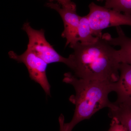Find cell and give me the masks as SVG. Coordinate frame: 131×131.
Returning a JSON list of instances; mask_svg holds the SVG:
<instances>
[{
  "mask_svg": "<svg viewBox=\"0 0 131 131\" xmlns=\"http://www.w3.org/2000/svg\"><path fill=\"white\" fill-rule=\"evenodd\" d=\"M69 58L70 69L77 77L92 81L115 82L119 77L120 62L118 50L103 38L88 44L78 42L72 47Z\"/></svg>",
  "mask_w": 131,
  "mask_h": 131,
  "instance_id": "1",
  "label": "cell"
},
{
  "mask_svg": "<svg viewBox=\"0 0 131 131\" xmlns=\"http://www.w3.org/2000/svg\"><path fill=\"white\" fill-rule=\"evenodd\" d=\"M63 81L74 88L75 94L69 100L75 105V109L73 118L69 123L64 122L63 115H60L59 131H72L79 122L89 119L103 108L108 107L111 103L108 96L114 91L115 82L84 80L70 72L64 74Z\"/></svg>",
  "mask_w": 131,
  "mask_h": 131,
  "instance_id": "2",
  "label": "cell"
},
{
  "mask_svg": "<svg viewBox=\"0 0 131 131\" xmlns=\"http://www.w3.org/2000/svg\"><path fill=\"white\" fill-rule=\"evenodd\" d=\"M89 13L87 15L92 34L97 38L102 37V30L111 27L131 26V15L96 5L92 2L89 5Z\"/></svg>",
  "mask_w": 131,
  "mask_h": 131,
  "instance_id": "3",
  "label": "cell"
},
{
  "mask_svg": "<svg viewBox=\"0 0 131 131\" xmlns=\"http://www.w3.org/2000/svg\"><path fill=\"white\" fill-rule=\"evenodd\" d=\"M22 29L26 33L29 39L27 49L35 53L48 64L56 62L63 63L70 69L71 62L70 58L64 57L55 50L46 39L43 30H35L31 26L28 22L24 24Z\"/></svg>",
  "mask_w": 131,
  "mask_h": 131,
  "instance_id": "4",
  "label": "cell"
},
{
  "mask_svg": "<svg viewBox=\"0 0 131 131\" xmlns=\"http://www.w3.org/2000/svg\"><path fill=\"white\" fill-rule=\"evenodd\" d=\"M8 55L10 58L24 63L27 68L31 79L40 84L47 95L51 96L50 85L46 75L47 63L28 49L21 55L10 51Z\"/></svg>",
  "mask_w": 131,
  "mask_h": 131,
  "instance_id": "5",
  "label": "cell"
},
{
  "mask_svg": "<svg viewBox=\"0 0 131 131\" xmlns=\"http://www.w3.org/2000/svg\"><path fill=\"white\" fill-rule=\"evenodd\" d=\"M48 7L56 10L61 16L63 22L64 29L62 37L66 39V46L71 47L78 42V31L80 18L76 12V5L72 2L66 5L59 3H47Z\"/></svg>",
  "mask_w": 131,
  "mask_h": 131,
  "instance_id": "6",
  "label": "cell"
},
{
  "mask_svg": "<svg viewBox=\"0 0 131 131\" xmlns=\"http://www.w3.org/2000/svg\"><path fill=\"white\" fill-rule=\"evenodd\" d=\"M114 91L117 94L116 101L131 106V65L121 63L119 78L114 83Z\"/></svg>",
  "mask_w": 131,
  "mask_h": 131,
  "instance_id": "7",
  "label": "cell"
},
{
  "mask_svg": "<svg viewBox=\"0 0 131 131\" xmlns=\"http://www.w3.org/2000/svg\"><path fill=\"white\" fill-rule=\"evenodd\" d=\"M117 37H112L109 34L102 35V38L112 46H118L120 61L131 65V38L126 36L120 26L116 27Z\"/></svg>",
  "mask_w": 131,
  "mask_h": 131,
  "instance_id": "8",
  "label": "cell"
},
{
  "mask_svg": "<svg viewBox=\"0 0 131 131\" xmlns=\"http://www.w3.org/2000/svg\"><path fill=\"white\" fill-rule=\"evenodd\" d=\"M110 118H116L127 129L131 131V106L116 101L108 107Z\"/></svg>",
  "mask_w": 131,
  "mask_h": 131,
  "instance_id": "9",
  "label": "cell"
},
{
  "mask_svg": "<svg viewBox=\"0 0 131 131\" xmlns=\"http://www.w3.org/2000/svg\"><path fill=\"white\" fill-rule=\"evenodd\" d=\"M99 38L94 37L92 31L88 18L87 15L81 16L78 31V42L88 44L96 42Z\"/></svg>",
  "mask_w": 131,
  "mask_h": 131,
  "instance_id": "10",
  "label": "cell"
},
{
  "mask_svg": "<svg viewBox=\"0 0 131 131\" xmlns=\"http://www.w3.org/2000/svg\"><path fill=\"white\" fill-rule=\"evenodd\" d=\"M104 7L131 15V0H105Z\"/></svg>",
  "mask_w": 131,
  "mask_h": 131,
  "instance_id": "11",
  "label": "cell"
},
{
  "mask_svg": "<svg viewBox=\"0 0 131 131\" xmlns=\"http://www.w3.org/2000/svg\"><path fill=\"white\" fill-rule=\"evenodd\" d=\"M112 120L109 129L107 131H127L126 128L116 118H112Z\"/></svg>",
  "mask_w": 131,
  "mask_h": 131,
  "instance_id": "12",
  "label": "cell"
},
{
  "mask_svg": "<svg viewBox=\"0 0 131 131\" xmlns=\"http://www.w3.org/2000/svg\"><path fill=\"white\" fill-rule=\"evenodd\" d=\"M50 1H56L58 2L59 4L61 5H69L72 3L71 0H50Z\"/></svg>",
  "mask_w": 131,
  "mask_h": 131,
  "instance_id": "13",
  "label": "cell"
},
{
  "mask_svg": "<svg viewBox=\"0 0 131 131\" xmlns=\"http://www.w3.org/2000/svg\"><path fill=\"white\" fill-rule=\"evenodd\" d=\"M98 1H104V0H97Z\"/></svg>",
  "mask_w": 131,
  "mask_h": 131,
  "instance_id": "14",
  "label": "cell"
}]
</instances>
